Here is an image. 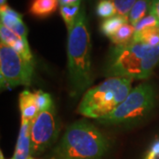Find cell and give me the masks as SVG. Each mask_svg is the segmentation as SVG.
Returning a JSON list of instances; mask_svg holds the SVG:
<instances>
[{
  "mask_svg": "<svg viewBox=\"0 0 159 159\" xmlns=\"http://www.w3.org/2000/svg\"><path fill=\"white\" fill-rule=\"evenodd\" d=\"M29 159H37V158H34V157H30ZM50 159H56L55 157H52V158H50Z\"/></svg>",
  "mask_w": 159,
  "mask_h": 159,
  "instance_id": "484cf974",
  "label": "cell"
},
{
  "mask_svg": "<svg viewBox=\"0 0 159 159\" xmlns=\"http://www.w3.org/2000/svg\"><path fill=\"white\" fill-rule=\"evenodd\" d=\"M126 23H129L128 17L116 15L113 17L103 20L100 25V30L103 35H105L110 39L123 25Z\"/></svg>",
  "mask_w": 159,
  "mask_h": 159,
  "instance_id": "7c38bea8",
  "label": "cell"
},
{
  "mask_svg": "<svg viewBox=\"0 0 159 159\" xmlns=\"http://www.w3.org/2000/svg\"><path fill=\"white\" fill-rule=\"evenodd\" d=\"M0 39L1 43L11 47L18 52L23 58L29 62L33 63V55L29 48L28 40L20 38L11 29L6 28L5 25L0 23Z\"/></svg>",
  "mask_w": 159,
  "mask_h": 159,
  "instance_id": "ba28073f",
  "label": "cell"
},
{
  "mask_svg": "<svg viewBox=\"0 0 159 159\" xmlns=\"http://www.w3.org/2000/svg\"><path fill=\"white\" fill-rule=\"evenodd\" d=\"M80 3L81 2L71 4V5L60 6V14H61L63 20L67 28V30H69L73 27L75 20L79 16L80 12L81 11Z\"/></svg>",
  "mask_w": 159,
  "mask_h": 159,
  "instance_id": "e0dca14e",
  "label": "cell"
},
{
  "mask_svg": "<svg viewBox=\"0 0 159 159\" xmlns=\"http://www.w3.org/2000/svg\"><path fill=\"white\" fill-rule=\"evenodd\" d=\"M117 11V14L124 17H128L131 9L137 0H112Z\"/></svg>",
  "mask_w": 159,
  "mask_h": 159,
  "instance_id": "d6986e66",
  "label": "cell"
},
{
  "mask_svg": "<svg viewBox=\"0 0 159 159\" xmlns=\"http://www.w3.org/2000/svg\"><path fill=\"white\" fill-rule=\"evenodd\" d=\"M152 0H137L131 9L128 20L129 23L135 26L142 19L146 16L147 12H149L150 5Z\"/></svg>",
  "mask_w": 159,
  "mask_h": 159,
  "instance_id": "2e32d148",
  "label": "cell"
},
{
  "mask_svg": "<svg viewBox=\"0 0 159 159\" xmlns=\"http://www.w3.org/2000/svg\"><path fill=\"white\" fill-rule=\"evenodd\" d=\"M34 93L36 96V99H37V102H38L41 112L53 107V101H52V98L50 94L42 90L35 91Z\"/></svg>",
  "mask_w": 159,
  "mask_h": 159,
  "instance_id": "44dd1931",
  "label": "cell"
},
{
  "mask_svg": "<svg viewBox=\"0 0 159 159\" xmlns=\"http://www.w3.org/2000/svg\"><path fill=\"white\" fill-rule=\"evenodd\" d=\"M134 33H135L134 26H133L130 23H126L123 25L115 33L113 36L110 38V40L116 46L126 45L133 42Z\"/></svg>",
  "mask_w": 159,
  "mask_h": 159,
  "instance_id": "9a60e30c",
  "label": "cell"
},
{
  "mask_svg": "<svg viewBox=\"0 0 159 159\" xmlns=\"http://www.w3.org/2000/svg\"><path fill=\"white\" fill-rule=\"evenodd\" d=\"M0 156H1V159H5V158H4V157H3V153H2V152L0 153ZM11 159H12V158H11Z\"/></svg>",
  "mask_w": 159,
  "mask_h": 159,
  "instance_id": "4316f807",
  "label": "cell"
},
{
  "mask_svg": "<svg viewBox=\"0 0 159 159\" xmlns=\"http://www.w3.org/2000/svg\"><path fill=\"white\" fill-rule=\"evenodd\" d=\"M58 132L54 106L40 112L30 124L31 155H39L49 148L57 140Z\"/></svg>",
  "mask_w": 159,
  "mask_h": 159,
  "instance_id": "52a82bcc",
  "label": "cell"
},
{
  "mask_svg": "<svg viewBox=\"0 0 159 159\" xmlns=\"http://www.w3.org/2000/svg\"><path fill=\"white\" fill-rule=\"evenodd\" d=\"M6 5V0H0V6H3Z\"/></svg>",
  "mask_w": 159,
  "mask_h": 159,
  "instance_id": "d4e9b609",
  "label": "cell"
},
{
  "mask_svg": "<svg viewBox=\"0 0 159 159\" xmlns=\"http://www.w3.org/2000/svg\"><path fill=\"white\" fill-rule=\"evenodd\" d=\"M0 18L1 24L5 25L9 29H12L18 24L23 21L22 14L13 10L7 5L0 7Z\"/></svg>",
  "mask_w": 159,
  "mask_h": 159,
  "instance_id": "4fadbf2b",
  "label": "cell"
},
{
  "mask_svg": "<svg viewBox=\"0 0 159 159\" xmlns=\"http://www.w3.org/2000/svg\"><path fill=\"white\" fill-rule=\"evenodd\" d=\"M155 27H159L158 20L155 17L152 13L148 12L145 17L142 19L134 26V29H135V32H139V31L144 30V29L155 28Z\"/></svg>",
  "mask_w": 159,
  "mask_h": 159,
  "instance_id": "ffe728a7",
  "label": "cell"
},
{
  "mask_svg": "<svg viewBox=\"0 0 159 159\" xmlns=\"http://www.w3.org/2000/svg\"><path fill=\"white\" fill-rule=\"evenodd\" d=\"M133 42L159 47V27L150 28L135 32Z\"/></svg>",
  "mask_w": 159,
  "mask_h": 159,
  "instance_id": "5bb4252c",
  "label": "cell"
},
{
  "mask_svg": "<svg viewBox=\"0 0 159 159\" xmlns=\"http://www.w3.org/2000/svg\"><path fill=\"white\" fill-rule=\"evenodd\" d=\"M33 63L23 58L11 47L0 44V81L1 89L16 86H29L33 78Z\"/></svg>",
  "mask_w": 159,
  "mask_h": 159,
  "instance_id": "8992f818",
  "label": "cell"
},
{
  "mask_svg": "<svg viewBox=\"0 0 159 159\" xmlns=\"http://www.w3.org/2000/svg\"><path fill=\"white\" fill-rule=\"evenodd\" d=\"M149 12L152 13L159 21V0H152L151 1Z\"/></svg>",
  "mask_w": 159,
  "mask_h": 159,
  "instance_id": "603a6c76",
  "label": "cell"
},
{
  "mask_svg": "<svg viewBox=\"0 0 159 159\" xmlns=\"http://www.w3.org/2000/svg\"><path fill=\"white\" fill-rule=\"evenodd\" d=\"M109 148L105 134L89 122L79 120L69 125L54 155L56 159H101Z\"/></svg>",
  "mask_w": 159,
  "mask_h": 159,
  "instance_id": "3957f363",
  "label": "cell"
},
{
  "mask_svg": "<svg viewBox=\"0 0 159 159\" xmlns=\"http://www.w3.org/2000/svg\"><path fill=\"white\" fill-rule=\"evenodd\" d=\"M60 6H66V5H71V4H75V3H80L81 0H58Z\"/></svg>",
  "mask_w": 159,
  "mask_h": 159,
  "instance_id": "cb8c5ba5",
  "label": "cell"
},
{
  "mask_svg": "<svg viewBox=\"0 0 159 159\" xmlns=\"http://www.w3.org/2000/svg\"><path fill=\"white\" fill-rule=\"evenodd\" d=\"M58 4V0H31L29 11L37 19H45L57 11Z\"/></svg>",
  "mask_w": 159,
  "mask_h": 159,
  "instance_id": "8fae6325",
  "label": "cell"
},
{
  "mask_svg": "<svg viewBox=\"0 0 159 159\" xmlns=\"http://www.w3.org/2000/svg\"><path fill=\"white\" fill-rule=\"evenodd\" d=\"M30 157H31L30 123L25 119H21L20 129L19 133L12 159H29Z\"/></svg>",
  "mask_w": 159,
  "mask_h": 159,
  "instance_id": "30bf717a",
  "label": "cell"
},
{
  "mask_svg": "<svg viewBox=\"0 0 159 159\" xmlns=\"http://www.w3.org/2000/svg\"><path fill=\"white\" fill-rule=\"evenodd\" d=\"M91 40L84 8L68 30L67 58L70 84L73 96L83 93L92 83Z\"/></svg>",
  "mask_w": 159,
  "mask_h": 159,
  "instance_id": "6da1fadb",
  "label": "cell"
},
{
  "mask_svg": "<svg viewBox=\"0 0 159 159\" xmlns=\"http://www.w3.org/2000/svg\"><path fill=\"white\" fill-rule=\"evenodd\" d=\"M159 64V47L132 42L114 48L105 68L110 77L147 79Z\"/></svg>",
  "mask_w": 159,
  "mask_h": 159,
  "instance_id": "7a4b0ae2",
  "label": "cell"
},
{
  "mask_svg": "<svg viewBox=\"0 0 159 159\" xmlns=\"http://www.w3.org/2000/svg\"><path fill=\"white\" fill-rule=\"evenodd\" d=\"M19 106L21 119H25L31 124L41 112L34 92L22 91L19 96Z\"/></svg>",
  "mask_w": 159,
  "mask_h": 159,
  "instance_id": "9c48e42d",
  "label": "cell"
},
{
  "mask_svg": "<svg viewBox=\"0 0 159 159\" xmlns=\"http://www.w3.org/2000/svg\"><path fill=\"white\" fill-rule=\"evenodd\" d=\"M96 13L104 20L118 15L112 0H99L96 6Z\"/></svg>",
  "mask_w": 159,
  "mask_h": 159,
  "instance_id": "ac0fdd59",
  "label": "cell"
},
{
  "mask_svg": "<svg viewBox=\"0 0 159 159\" xmlns=\"http://www.w3.org/2000/svg\"><path fill=\"white\" fill-rule=\"evenodd\" d=\"M156 103L153 86L142 83L130 91L125 100L108 117L99 119L107 125H126L143 119L150 113Z\"/></svg>",
  "mask_w": 159,
  "mask_h": 159,
  "instance_id": "5b68a950",
  "label": "cell"
},
{
  "mask_svg": "<svg viewBox=\"0 0 159 159\" xmlns=\"http://www.w3.org/2000/svg\"><path fill=\"white\" fill-rule=\"evenodd\" d=\"M132 90V80L111 77L86 91L78 111L89 119H102L113 112Z\"/></svg>",
  "mask_w": 159,
  "mask_h": 159,
  "instance_id": "277c9868",
  "label": "cell"
},
{
  "mask_svg": "<svg viewBox=\"0 0 159 159\" xmlns=\"http://www.w3.org/2000/svg\"><path fill=\"white\" fill-rule=\"evenodd\" d=\"M142 159H159V136L155 138L149 144Z\"/></svg>",
  "mask_w": 159,
  "mask_h": 159,
  "instance_id": "7402d4cb",
  "label": "cell"
}]
</instances>
